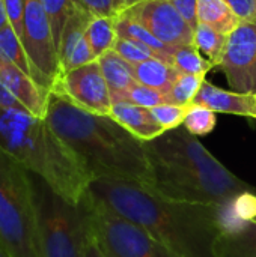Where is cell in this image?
<instances>
[{
	"label": "cell",
	"mask_w": 256,
	"mask_h": 257,
	"mask_svg": "<svg viewBox=\"0 0 256 257\" xmlns=\"http://www.w3.org/2000/svg\"><path fill=\"white\" fill-rule=\"evenodd\" d=\"M88 193L178 257H214L225 232L222 206L175 200L140 182L101 178L91 182Z\"/></svg>",
	"instance_id": "cell-1"
},
{
	"label": "cell",
	"mask_w": 256,
	"mask_h": 257,
	"mask_svg": "<svg viewBox=\"0 0 256 257\" xmlns=\"http://www.w3.org/2000/svg\"><path fill=\"white\" fill-rule=\"evenodd\" d=\"M45 122L81 160L92 179L110 178L152 185V172L142 142L110 114H95L51 90Z\"/></svg>",
	"instance_id": "cell-2"
},
{
	"label": "cell",
	"mask_w": 256,
	"mask_h": 257,
	"mask_svg": "<svg viewBox=\"0 0 256 257\" xmlns=\"http://www.w3.org/2000/svg\"><path fill=\"white\" fill-rule=\"evenodd\" d=\"M152 188L161 196L204 205L226 206L255 187L229 172L184 126L146 142Z\"/></svg>",
	"instance_id": "cell-3"
},
{
	"label": "cell",
	"mask_w": 256,
	"mask_h": 257,
	"mask_svg": "<svg viewBox=\"0 0 256 257\" xmlns=\"http://www.w3.org/2000/svg\"><path fill=\"white\" fill-rule=\"evenodd\" d=\"M0 149L47 182L69 203H80L94 181L81 160L45 119L0 107Z\"/></svg>",
	"instance_id": "cell-4"
},
{
	"label": "cell",
	"mask_w": 256,
	"mask_h": 257,
	"mask_svg": "<svg viewBox=\"0 0 256 257\" xmlns=\"http://www.w3.org/2000/svg\"><path fill=\"white\" fill-rule=\"evenodd\" d=\"M0 242L12 257H39L32 173L0 149Z\"/></svg>",
	"instance_id": "cell-5"
},
{
	"label": "cell",
	"mask_w": 256,
	"mask_h": 257,
	"mask_svg": "<svg viewBox=\"0 0 256 257\" xmlns=\"http://www.w3.org/2000/svg\"><path fill=\"white\" fill-rule=\"evenodd\" d=\"M39 257H81L88 238L84 200L74 205L32 173Z\"/></svg>",
	"instance_id": "cell-6"
},
{
	"label": "cell",
	"mask_w": 256,
	"mask_h": 257,
	"mask_svg": "<svg viewBox=\"0 0 256 257\" xmlns=\"http://www.w3.org/2000/svg\"><path fill=\"white\" fill-rule=\"evenodd\" d=\"M88 226L103 257H178L142 227L86 193Z\"/></svg>",
	"instance_id": "cell-7"
},
{
	"label": "cell",
	"mask_w": 256,
	"mask_h": 257,
	"mask_svg": "<svg viewBox=\"0 0 256 257\" xmlns=\"http://www.w3.org/2000/svg\"><path fill=\"white\" fill-rule=\"evenodd\" d=\"M23 45L30 59L35 81L51 92L62 75L57 47L42 0H23Z\"/></svg>",
	"instance_id": "cell-8"
},
{
	"label": "cell",
	"mask_w": 256,
	"mask_h": 257,
	"mask_svg": "<svg viewBox=\"0 0 256 257\" xmlns=\"http://www.w3.org/2000/svg\"><path fill=\"white\" fill-rule=\"evenodd\" d=\"M54 92L65 95L77 107L95 113L110 114L112 96L98 60L63 72L57 80Z\"/></svg>",
	"instance_id": "cell-9"
},
{
	"label": "cell",
	"mask_w": 256,
	"mask_h": 257,
	"mask_svg": "<svg viewBox=\"0 0 256 257\" xmlns=\"http://www.w3.org/2000/svg\"><path fill=\"white\" fill-rule=\"evenodd\" d=\"M220 69L232 90L256 93V20L241 23L229 36Z\"/></svg>",
	"instance_id": "cell-10"
},
{
	"label": "cell",
	"mask_w": 256,
	"mask_h": 257,
	"mask_svg": "<svg viewBox=\"0 0 256 257\" xmlns=\"http://www.w3.org/2000/svg\"><path fill=\"white\" fill-rule=\"evenodd\" d=\"M122 14L142 24L167 47L195 45V30L167 0H145Z\"/></svg>",
	"instance_id": "cell-11"
},
{
	"label": "cell",
	"mask_w": 256,
	"mask_h": 257,
	"mask_svg": "<svg viewBox=\"0 0 256 257\" xmlns=\"http://www.w3.org/2000/svg\"><path fill=\"white\" fill-rule=\"evenodd\" d=\"M0 83L23 107L36 117L44 119L50 92L41 87L27 72L0 54Z\"/></svg>",
	"instance_id": "cell-12"
},
{
	"label": "cell",
	"mask_w": 256,
	"mask_h": 257,
	"mask_svg": "<svg viewBox=\"0 0 256 257\" xmlns=\"http://www.w3.org/2000/svg\"><path fill=\"white\" fill-rule=\"evenodd\" d=\"M193 104L204 105L214 113L237 114L256 119V93H240L235 90L220 89L210 81H204Z\"/></svg>",
	"instance_id": "cell-13"
},
{
	"label": "cell",
	"mask_w": 256,
	"mask_h": 257,
	"mask_svg": "<svg viewBox=\"0 0 256 257\" xmlns=\"http://www.w3.org/2000/svg\"><path fill=\"white\" fill-rule=\"evenodd\" d=\"M110 116L142 142H151L166 133L152 116L151 108L146 107L130 102H113Z\"/></svg>",
	"instance_id": "cell-14"
},
{
	"label": "cell",
	"mask_w": 256,
	"mask_h": 257,
	"mask_svg": "<svg viewBox=\"0 0 256 257\" xmlns=\"http://www.w3.org/2000/svg\"><path fill=\"white\" fill-rule=\"evenodd\" d=\"M98 63L101 66L106 83L110 89L112 102H116L127 90H130L137 81L134 77V68L124 60L113 48L100 56Z\"/></svg>",
	"instance_id": "cell-15"
},
{
	"label": "cell",
	"mask_w": 256,
	"mask_h": 257,
	"mask_svg": "<svg viewBox=\"0 0 256 257\" xmlns=\"http://www.w3.org/2000/svg\"><path fill=\"white\" fill-rule=\"evenodd\" d=\"M214 257H256V223L223 232L216 242Z\"/></svg>",
	"instance_id": "cell-16"
},
{
	"label": "cell",
	"mask_w": 256,
	"mask_h": 257,
	"mask_svg": "<svg viewBox=\"0 0 256 257\" xmlns=\"http://www.w3.org/2000/svg\"><path fill=\"white\" fill-rule=\"evenodd\" d=\"M94 15L86 11L80 3H77L72 11L69 12L62 33H60V39H59V47H57V54H59V63H60V69L62 65L68 60L69 54L72 53V50L75 48V45L86 36V30L92 21Z\"/></svg>",
	"instance_id": "cell-17"
},
{
	"label": "cell",
	"mask_w": 256,
	"mask_h": 257,
	"mask_svg": "<svg viewBox=\"0 0 256 257\" xmlns=\"http://www.w3.org/2000/svg\"><path fill=\"white\" fill-rule=\"evenodd\" d=\"M134 77L139 84L157 89L167 95L177 78L181 75L180 71L160 59H148L139 65H134Z\"/></svg>",
	"instance_id": "cell-18"
},
{
	"label": "cell",
	"mask_w": 256,
	"mask_h": 257,
	"mask_svg": "<svg viewBox=\"0 0 256 257\" xmlns=\"http://www.w3.org/2000/svg\"><path fill=\"white\" fill-rule=\"evenodd\" d=\"M115 27H116L118 38H125V39L139 42V44L148 47L149 50H152L160 60H164V62L170 63L172 47H167L166 44L158 41L148 29H145L137 21L131 20L125 14H121L119 17L115 18Z\"/></svg>",
	"instance_id": "cell-19"
},
{
	"label": "cell",
	"mask_w": 256,
	"mask_h": 257,
	"mask_svg": "<svg viewBox=\"0 0 256 257\" xmlns=\"http://www.w3.org/2000/svg\"><path fill=\"white\" fill-rule=\"evenodd\" d=\"M198 18L199 23L207 24L226 36L241 24V20L225 0H198Z\"/></svg>",
	"instance_id": "cell-20"
},
{
	"label": "cell",
	"mask_w": 256,
	"mask_h": 257,
	"mask_svg": "<svg viewBox=\"0 0 256 257\" xmlns=\"http://www.w3.org/2000/svg\"><path fill=\"white\" fill-rule=\"evenodd\" d=\"M228 36L217 32L216 29L199 23L198 27L195 29V47L211 62L213 66H219L225 48H226Z\"/></svg>",
	"instance_id": "cell-21"
},
{
	"label": "cell",
	"mask_w": 256,
	"mask_h": 257,
	"mask_svg": "<svg viewBox=\"0 0 256 257\" xmlns=\"http://www.w3.org/2000/svg\"><path fill=\"white\" fill-rule=\"evenodd\" d=\"M86 38L97 59L103 56L106 51L112 50L118 39L115 18L94 17L86 30Z\"/></svg>",
	"instance_id": "cell-22"
},
{
	"label": "cell",
	"mask_w": 256,
	"mask_h": 257,
	"mask_svg": "<svg viewBox=\"0 0 256 257\" xmlns=\"http://www.w3.org/2000/svg\"><path fill=\"white\" fill-rule=\"evenodd\" d=\"M170 63L180 71V74L202 75V77H205L207 72L213 68L211 62L205 59L195 45L172 47Z\"/></svg>",
	"instance_id": "cell-23"
},
{
	"label": "cell",
	"mask_w": 256,
	"mask_h": 257,
	"mask_svg": "<svg viewBox=\"0 0 256 257\" xmlns=\"http://www.w3.org/2000/svg\"><path fill=\"white\" fill-rule=\"evenodd\" d=\"M0 54L9 59L17 66H20L24 72H27L35 80V72H33L30 59L26 53V48L21 39L17 36V33L9 24H6L0 30Z\"/></svg>",
	"instance_id": "cell-24"
},
{
	"label": "cell",
	"mask_w": 256,
	"mask_h": 257,
	"mask_svg": "<svg viewBox=\"0 0 256 257\" xmlns=\"http://www.w3.org/2000/svg\"><path fill=\"white\" fill-rule=\"evenodd\" d=\"M205 81V77L202 75H190V74H181L177 81L174 83L172 89L167 92V102L175 105L189 107L193 104L195 96L201 90L202 84Z\"/></svg>",
	"instance_id": "cell-25"
},
{
	"label": "cell",
	"mask_w": 256,
	"mask_h": 257,
	"mask_svg": "<svg viewBox=\"0 0 256 257\" xmlns=\"http://www.w3.org/2000/svg\"><path fill=\"white\" fill-rule=\"evenodd\" d=\"M217 123L216 113L204 105L198 104H190L187 108V114L184 117L183 126L193 136L202 137L210 134Z\"/></svg>",
	"instance_id": "cell-26"
},
{
	"label": "cell",
	"mask_w": 256,
	"mask_h": 257,
	"mask_svg": "<svg viewBox=\"0 0 256 257\" xmlns=\"http://www.w3.org/2000/svg\"><path fill=\"white\" fill-rule=\"evenodd\" d=\"M116 102H130V104H134V105H139V107L152 108V107H157L160 104H166L167 96H166V93H163V92H160L157 89H152V87L136 83Z\"/></svg>",
	"instance_id": "cell-27"
},
{
	"label": "cell",
	"mask_w": 256,
	"mask_h": 257,
	"mask_svg": "<svg viewBox=\"0 0 256 257\" xmlns=\"http://www.w3.org/2000/svg\"><path fill=\"white\" fill-rule=\"evenodd\" d=\"M77 3H80V2L78 0H42V5L48 14L50 23H51L56 47H59V39H60L63 24H65L69 12L72 11V8Z\"/></svg>",
	"instance_id": "cell-28"
},
{
	"label": "cell",
	"mask_w": 256,
	"mask_h": 257,
	"mask_svg": "<svg viewBox=\"0 0 256 257\" xmlns=\"http://www.w3.org/2000/svg\"><path fill=\"white\" fill-rule=\"evenodd\" d=\"M113 50L133 66L139 65L148 59H158L157 54L152 50H149L148 47H145L139 42L125 39V38H118L113 45Z\"/></svg>",
	"instance_id": "cell-29"
},
{
	"label": "cell",
	"mask_w": 256,
	"mask_h": 257,
	"mask_svg": "<svg viewBox=\"0 0 256 257\" xmlns=\"http://www.w3.org/2000/svg\"><path fill=\"white\" fill-rule=\"evenodd\" d=\"M187 108L189 107L166 102V104L152 107L151 113L164 131H170V130H177L180 126H183L184 117L187 114Z\"/></svg>",
	"instance_id": "cell-30"
},
{
	"label": "cell",
	"mask_w": 256,
	"mask_h": 257,
	"mask_svg": "<svg viewBox=\"0 0 256 257\" xmlns=\"http://www.w3.org/2000/svg\"><path fill=\"white\" fill-rule=\"evenodd\" d=\"M78 2L94 17L116 18L125 11L122 0H78Z\"/></svg>",
	"instance_id": "cell-31"
},
{
	"label": "cell",
	"mask_w": 256,
	"mask_h": 257,
	"mask_svg": "<svg viewBox=\"0 0 256 257\" xmlns=\"http://www.w3.org/2000/svg\"><path fill=\"white\" fill-rule=\"evenodd\" d=\"M5 11L8 15V23L17 33V36L23 42V15H24V3L23 0H3Z\"/></svg>",
	"instance_id": "cell-32"
},
{
	"label": "cell",
	"mask_w": 256,
	"mask_h": 257,
	"mask_svg": "<svg viewBox=\"0 0 256 257\" xmlns=\"http://www.w3.org/2000/svg\"><path fill=\"white\" fill-rule=\"evenodd\" d=\"M181 15L183 18L190 24V27L195 30L199 24L198 18V0H167Z\"/></svg>",
	"instance_id": "cell-33"
},
{
	"label": "cell",
	"mask_w": 256,
	"mask_h": 257,
	"mask_svg": "<svg viewBox=\"0 0 256 257\" xmlns=\"http://www.w3.org/2000/svg\"><path fill=\"white\" fill-rule=\"evenodd\" d=\"M241 23L256 20V0H225Z\"/></svg>",
	"instance_id": "cell-34"
},
{
	"label": "cell",
	"mask_w": 256,
	"mask_h": 257,
	"mask_svg": "<svg viewBox=\"0 0 256 257\" xmlns=\"http://www.w3.org/2000/svg\"><path fill=\"white\" fill-rule=\"evenodd\" d=\"M81 257H103L100 250H98V247H97V244H95V241L92 239L89 230H88V238H86V242H84V248H83Z\"/></svg>",
	"instance_id": "cell-35"
},
{
	"label": "cell",
	"mask_w": 256,
	"mask_h": 257,
	"mask_svg": "<svg viewBox=\"0 0 256 257\" xmlns=\"http://www.w3.org/2000/svg\"><path fill=\"white\" fill-rule=\"evenodd\" d=\"M9 24L8 23V15H6V11H5V5H3V0H0V30Z\"/></svg>",
	"instance_id": "cell-36"
},
{
	"label": "cell",
	"mask_w": 256,
	"mask_h": 257,
	"mask_svg": "<svg viewBox=\"0 0 256 257\" xmlns=\"http://www.w3.org/2000/svg\"><path fill=\"white\" fill-rule=\"evenodd\" d=\"M122 2H124L125 11H127V9H130V8H133V6H136V5H139V3H142V2H145V0H122Z\"/></svg>",
	"instance_id": "cell-37"
},
{
	"label": "cell",
	"mask_w": 256,
	"mask_h": 257,
	"mask_svg": "<svg viewBox=\"0 0 256 257\" xmlns=\"http://www.w3.org/2000/svg\"><path fill=\"white\" fill-rule=\"evenodd\" d=\"M0 257H12L9 254V251L2 245V242H0Z\"/></svg>",
	"instance_id": "cell-38"
},
{
	"label": "cell",
	"mask_w": 256,
	"mask_h": 257,
	"mask_svg": "<svg viewBox=\"0 0 256 257\" xmlns=\"http://www.w3.org/2000/svg\"><path fill=\"white\" fill-rule=\"evenodd\" d=\"M253 223H256V217H255V220H253Z\"/></svg>",
	"instance_id": "cell-39"
}]
</instances>
